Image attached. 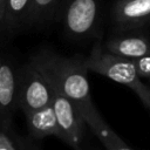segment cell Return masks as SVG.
Segmentation results:
<instances>
[{"mask_svg": "<svg viewBox=\"0 0 150 150\" xmlns=\"http://www.w3.org/2000/svg\"><path fill=\"white\" fill-rule=\"evenodd\" d=\"M32 61L43 71L53 88L70 100L80 111L93 104L83 57H63L53 52H41Z\"/></svg>", "mask_w": 150, "mask_h": 150, "instance_id": "1", "label": "cell"}, {"mask_svg": "<svg viewBox=\"0 0 150 150\" xmlns=\"http://www.w3.org/2000/svg\"><path fill=\"white\" fill-rule=\"evenodd\" d=\"M83 60L88 71L103 75L129 87L136 93L143 104L150 109V87L142 82L131 60L108 52L101 42H96L89 55L83 57Z\"/></svg>", "mask_w": 150, "mask_h": 150, "instance_id": "2", "label": "cell"}, {"mask_svg": "<svg viewBox=\"0 0 150 150\" xmlns=\"http://www.w3.org/2000/svg\"><path fill=\"white\" fill-rule=\"evenodd\" d=\"M60 13L64 33L73 40L95 38L98 33L101 0H62Z\"/></svg>", "mask_w": 150, "mask_h": 150, "instance_id": "3", "label": "cell"}, {"mask_svg": "<svg viewBox=\"0 0 150 150\" xmlns=\"http://www.w3.org/2000/svg\"><path fill=\"white\" fill-rule=\"evenodd\" d=\"M53 94L52 83L33 61L18 70L16 107L23 114L52 104Z\"/></svg>", "mask_w": 150, "mask_h": 150, "instance_id": "4", "label": "cell"}, {"mask_svg": "<svg viewBox=\"0 0 150 150\" xmlns=\"http://www.w3.org/2000/svg\"><path fill=\"white\" fill-rule=\"evenodd\" d=\"M52 107L59 127V138H61L73 150H84L86 121L79 108L55 88Z\"/></svg>", "mask_w": 150, "mask_h": 150, "instance_id": "5", "label": "cell"}, {"mask_svg": "<svg viewBox=\"0 0 150 150\" xmlns=\"http://www.w3.org/2000/svg\"><path fill=\"white\" fill-rule=\"evenodd\" d=\"M111 19L116 32L150 26V0H116Z\"/></svg>", "mask_w": 150, "mask_h": 150, "instance_id": "6", "label": "cell"}, {"mask_svg": "<svg viewBox=\"0 0 150 150\" xmlns=\"http://www.w3.org/2000/svg\"><path fill=\"white\" fill-rule=\"evenodd\" d=\"M116 33L105 42L104 49L108 52L129 60L150 54V38L143 28Z\"/></svg>", "mask_w": 150, "mask_h": 150, "instance_id": "7", "label": "cell"}, {"mask_svg": "<svg viewBox=\"0 0 150 150\" xmlns=\"http://www.w3.org/2000/svg\"><path fill=\"white\" fill-rule=\"evenodd\" d=\"M18 70L0 57V127H8L16 107Z\"/></svg>", "mask_w": 150, "mask_h": 150, "instance_id": "8", "label": "cell"}, {"mask_svg": "<svg viewBox=\"0 0 150 150\" xmlns=\"http://www.w3.org/2000/svg\"><path fill=\"white\" fill-rule=\"evenodd\" d=\"M87 127L93 131L96 138L105 148V150H132L104 121L95 108L94 103L81 110Z\"/></svg>", "mask_w": 150, "mask_h": 150, "instance_id": "9", "label": "cell"}, {"mask_svg": "<svg viewBox=\"0 0 150 150\" xmlns=\"http://www.w3.org/2000/svg\"><path fill=\"white\" fill-rule=\"evenodd\" d=\"M28 131L34 138L55 136L59 138V127L52 104L25 114Z\"/></svg>", "mask_w": 150, "mask_h": 150, "instance_id": "10", "label": "cell"}, {"mask_svg": "<svg viewBox=\"0 0 150 150\" xmlns=\"http://www.w3.org/2000/svg\"><path fill=\"white\" fill-rule=\"evenodd\" d=\"M32 0H6L4 28L15 32L26 27Z\"/></svg>", "mask_w": 150, "mask_h": 150, "instance_id": "11", "label": "cell"}, {"mask_svg": "<svg viewBox=\"0 0 150 150\" xmlns=\"http://www.w3.org/2000/svg\"><path fill=\"white\" fill-rule=\"evenodd\" d=\"M62 0H32L26 27L39 26L57 14Z\"/></svg>", "mask_w": 150, "mask_h": 150, "instance_id": "12", "label": "cell"}, {"mask_svg": "<svg viewBox=\"0 0 150 150\" xmlns=\"http://www.w3.org/2000/svg\"><path fill=\"white\" fill-rule=\"evenodd\" d=\"M131 61L136 68L138 76L141 79H146L150 81V54L134 59Z\"/></svg>", "mask_w": 150, "mask_h": 150, "instance_id": "13", "label": "cell"}, {"mask_svg": "<svg viewBox=\"0 0 150 150\" xmlns=\"http://www.w3.org/2000/svg\"><path fill=\"white\" fill-rule=\"evenodd\" d=\"M0 150H18L4 127H0Z\"/></svg>", "mask_w": 150, "mask_h": 150, "instance_id": "14", "label": "cell"}, {"mask_svg": "<svg viewBox=\"0 0 150 150\" xmlns=\"http://www.w3.org/2000/svg\"><path fill=\"white\" fill-rule=\"evenodd\" d=\"M18 150H41L38 145H35L34 143H32L28 139H21L18 138Z\"/></svg>", "mask_w": 150, "mask_h": 150, "instance_id": "15", "label": "cell"}, {"mask_svg": "<svg viewBox=\"0 0 150 150\" xmlns=\"http://www.w3.org/2000/svg\"><path fill=\"white\" fill-rule=\"evenodd\" d=\"M5 12H6V0H0V27H4Z\"/></svg>", "mask_w": 150, "mask_h": 150, "instance_id": "16", "label": "cell"}, {"mask_svg": "<svg viewBox=\"0 0 150 150\" xmlns=\"http://www.w3.org/2000/svg\"><path fill=\"white\" fill-rule=\"evenodd\" d=\"M84 150H86V149H84Z\"/></svg>", "mask_w": 150, "mask_h": 150, "instance_id": "17", "label": "cell"}]
</instances>
